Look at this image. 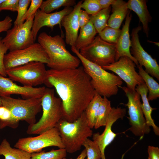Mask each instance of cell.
Here are the masks:
<instances>
[{"label": "cell", "mask_w": 159, "mask_h": 159, "mask_svg": "<svg viewBox=\"0 0 159 159\" xmlns=\"http://www.w3.org/2000/svg\"><path fill=\"white\" fill-rule=\"evenodd\" d=\"M44 84L55 89L62 101V119L69 122L81 115L95 93L82 66L48 69Z\"/></svg>", "instance_id": "6da1fadb"}, {"label": "cell", "mask_w": 159, "mask_h": 159, "mask_svg": "<svg viewBox=\"0 0 159 159\" xmlns=\"http://www.w3.org/2000/svg\"><path fill=\"white\" fill-rule=\"evenodd\" d=\"M38 41L48 56L49 62L47 65L50 69L62 70L79 67L80 60L67 49L62 36H51L43 32L39 35Z\"/></svg>", "instance_id": "7a4b0ae2"}, {"label": "cell", "mask_w": 159, "mask_h": 159, "mask_svg": "<svg viewBox=\"0 0 159 159\" xmlns=\"http://www.w3.org/2000/svg\"><path fill=\"white\" fill-rule=\"evenodd\" d=\"M72 51L76 54L82 64L85 72L91 78V83L96 92L107 98L117 95L123 82L117 75L110 73L97 64L86 59L74 46Z\"/></svg>", "instance_id": "3957f363"}, {"label": "cell", "mask_w": 159, "mask_h": 159, "mask_svg": "<svg viewBox=\"0 0 159 159\" xmlns=\"http://www.w3.org/2000/svg\"><path fill=\"white\" fill-rule=\"evenodd\" d=\"M41 98L42 115L38 122L29 125L28 134H39L54 128L62 118V101L55 96L54 89L46 88Z\"/></svg>", "instance_id": "277c9868"}, {"label": "cell", "mask_w": 159, "mask_h": 159, "mask_svg": "<svg viewBox=\"0 0 159 159\" xmlns=\"http://www.w3.org/2000/svg\"><path fill=\"white\" fill-rule=\"evenodd\" d=\"M67 152L73 153L80 150L85 140L93 135L84 112L77 120L69 122L62 118L56 125Z\"/></svg>", "instance_id": "5b68a950"}, {"label": "cell", "mask_w": 159, "mask_h": 159, "mask_svg": "<svg viewBox=\"0 0 159 159\" xmlns=\"http://www.w3.org/2000/svg\"><path fill=\"white\" fill-rule=\"evenodd\" d=\"M0 98L2 105L9 110L16 123L19 124L20 121H25L29 125L36 122V116L42 110L41 97L21 99L4 96Z\"/></svg>", "instance_id": "8992f818"}, {"label": "cell", "mask_w": 159, "mask_h": 159, "mask_svg": "<svg viewBox=\"0 0 159 159\" xmlns=\"http://www.w3.org/2000/svg\"><path fill=\"white\" fill-rule=\"evenodd\" d=\"M128 99L124 104L128 109L130 130L135 136L141 139L145 134L150 131V127L146 122L141 108L140 95L135 90L130 89L126 86L122 87Z\"/></svg>", "instance_id": "52a82bcc"}, {"label": "cell", "mask_w": 159, "mask_h": 159, "mask_svg": "<svg viewBox=\"0 0 159 159\" xmlns=\"http://www.w3.org/2000/svg\"><path fill=\"white\" fill-rule=\"evenodd\" d=\"M6 72L12 81L28 87L44 84L47 74L44 64L38 62H31L12 68L6 70Z\"/></svg>", "instance_id": "ba28073f"}, {"label": "cell", "mask_w": 159, "mask_h": 159, "mask_svg": "<svg viewBox=\"0 0 159 159\" xmlns=\"http://www.w3.org/2000/svg\"><path fill=\"white\" fill-rule=\"evenodd\" d=\"M86 59L102 67L115 61V44L105 42L99 35L87 46L79 51Z\"/></svg>", "instance_id": "9c48e42d"}, {"label": "cell", "mask_w": 159, "mask_h": 159, "mask_svg": "<svg viewBox=\"0 0 159 159\" xmlns=\"http://www.w3.org/2000/svg\"><path fill=\"white\" fill-rule=\"evenodd\" d=\"M33 62L47 64L49 62L47 54L39 43H34L25 49L10 51L6 54L4 58L6 70Z\"/></svg>", "instance_id": "30bf717a"}, {"label": "cell", "mask_w": 159, "mask_h": 159, "mask_svg": "<svg viewBox=\"0 0 159 159\" xmlns=\"http://www.w3.org/2000/svg\"><path fill=\"white\" fill-rule=\"evenodd\" d=\"M50 146L64 148L59 132L56 127L35 137L19 138L14 146L31 154L41 152L43 149Z\"/></svg>", "instance_id": "8fae6325"}, {"label": "cell", "mask_w": 159, "mask_h": 159, "mask_svg": "<svg viewBox=\"0 0 159 159\" xmlns=\"http://www.w3.org/2000/svg\"><path fill=\"white\" fill-rule=\"evenodd\" d=\"M35 15L6 32L2 41L10 52L25 49L34 43L32 29Z\"/></svg>", "instance_id": "7c38bea8"}, {"label": "cell", "mask_w": 159, "mask_h": 159, "mask_svg": "<svg viewBox=\"0 0 159 159\" xmlns=\"http://www.w3.org/2000/svg\"><path fill=\"white\" fill-rule=\"evenodd\" d=\"M140 25L132 30L130 53L138 62V64L145 68V71L152 77L159 80V65L156 59H153L143 49L139 40L138 33L142 29Z\"/></svg>", "instance_id": "4fadbf2b"}, {"label": "cell", "mask_w": 159, "mask_h": 159, "mask_svg": "<svg viewBox=\"0 0 159 159\" xmlns=\"http://www.w3.org/2000/svg\"><path fill=\"white\" fill-rule=\"evenodd\" d=\"M135 63L129 58L123 56L119 60L102 68L116 74L126 84L127 87L135 90L136 87L144 82L141 76L135 70Z\"/></svg>", "instance_id": "5bb4252c"}, {"label": "cell", "mask_w": 159, "mask_h": 159, "mask_svg": "<svg viewBox=\"0 0 159 159\" xmlns=\"http://www.w3.org/2000/svg\"><path fill=\"white\" fill-rule=\"evenodd\" d=\"M126 113L125 108L112 107L103 132L101 134L99 132L93 134V140L98 145L101 152V159H106L105 154V149L113 141L117 135V134L112 130V125L118 119H122Z\"/></svg>", "instance_id": "9a60e30c"}, {"label": "cell", "mask_w": 159, "mask_h": 159, "mask_svg": "<svg viewBox=\"0 0 159 159\" xmlns=\"http://www.w3.org/2000/svg\"><path fill=\"white\" fill-rule=\"evenodd\" d=\"M45 89V87H35L19 86L10 78L0 74V97L16 94L20 95L23 99L40 98Z\"/></svg>", "instance_id": "2e32d148"}, {"label": "cell", "mask_w": 159, "mask_h": 159, "mask_svg": "<svg viewBox=\"0 0 159 159\" xmlns=\"http://www.w3.org/2000/svg\"><path fill=\"white\" fill-rule=\"evenodd\" d=\"M73 9V8L71 7H65L59 11L47 13L38 9L35 15L32 29L34 42L36 40L39 31L44 26L49 27L52 30L55 26L58 24L62 33L61 24L62 20Z\"/></svg>", "instance_id": "e0dca14e"}, {"label": "cell", "mask_w": 159, "mask_h": 159, "mask_svg": "<svg viewBox=\"0 0 159 159\" xmlns=\"http://www.w3.org/2000/svg\"><path fill=\"white\" fill-rule=\"evenodd\" d=\"M82 1H79L75 5L72 11L65 16L61 22L65 31V42L71 47L74 46L78 36L80 26L79 17L81 9V5Z\"/></svg>", "instance_id": "ac0fdd59"}, {"label": "cell", "mask_w": 159, "mask_h": 159, "mask_svg": "<svg viewBox=\"0 0 159 159\" xmlns=\"http://www.w3.org/2000/svg\"><path fill=\"white\" fill-rule=\"evenodd\" d=\"M129 11L126 17L125 23L121 29L120 35L115 44V61H118L121 57H127L130 59L138 65L137 61L131 54V41L129 34V26L132 15Z\"/></svg>", "instance_id": "d6986e66"}, {"label": "cell", "mask_w": 159, "mask_h": 159, "mask_svg": "<svg viewBox=\"0 0 159 159\" xmlns=\"http://www.w3.org/2000/svg\"><path fill=\"white\" fill-rule=\"evenodd\" d=\"M128 9L133 11L138 16L142 24L143 31L148 37L149 28V23L151 22L152 17L148 10L145 0H129L127 2Z\"/></svg>", "instance_id": "ffe728a7"}, {"label": "cell", "mask_w": 159, "mask_h": 159, "mask_svg": "<svg viewBox=\"0 0 159 159\" xmlns=\"http://www.w3.org/2000/svg\"><path fill=\"white\" fill-rule=\"evenodd\" d=\"M135 90L141 98L143 103L141 107L147 125L151 126L155 134L159 135V128L155 124L151 116L153 111L156 108L152 107L150 105L147 97L148 90L147 87L144 82L137 86Z\"/></svg>", "instance_id": "44dd1931"}, {"label": "cell", "mask_w": 159, "mask_h": 159, "mask_svg": "<svg viewBox=\"0 0 159 159\" xmlns=\"http://www.w3.org/2000/svg\"><path fill=\"white\" fill-rule=\"evenodd\" d=\"M112 13L107 22V26L119 29L128 12L127 2L122 0H115L111 5Z\"/></svg>", "instance_id": "7402d4cb"}, {"label": "cell", "mask_w": 159, "mask_h": 159, "mask_svg": "<svg viewBox=\"0 0 159 159\" xmlns=\"http://www.w3.org/2000/svg\"><path fill=\"white\" fill-rule=\"evenodd\" d=\"M97 33L94 27L90 20L86 25L80 28V34L74 46L79 51L92 42Z\"/></svg>", "instance_id": "603a6c76"}, {"label": "cell", "mask_w": 159, "mask_h": 159, "mask_svg": "<svg viewBox=\"0 0 159 159\" xmlns=\"http://www.w3.org/2000/svg\"><path fill=\"white\" fill-rule=\"evenodd\" d=\"M0 155L4 156V159H30L31 154L21 149L12 147L7 140L4 139L0 144Z\"/></svg>", "instance_id": "cb8c5ba5"}, {"label": "cell", "mask_w": 159, "mask_h": 159, "mask_svg": "<svg viewBox=\"0 0 159 159\" xmlns=\"http://www.w3.org/2000/svg\"><path fill=\"white\" fill-rule=\"evenodd\" d=\"M138 74L143 80L148 90V99L149 101L155 100L159 97V84L153 77L147 73L143 67L137 65Z\"/></svg>", "instance_id": "d4e9b609"}, {"label": "cell", "mask_w": 159, "mask_h": 159, "mask_svg": "<svg viewBox=\"0 0 159 159\" xmlns=\"http://www.w3.org/2000/svg\"><path fill=\"white\" fill-rule=\"evenodd\" d=\"M102 97L95 92L94 97L84 111L88 125L91 129L94 127L99 107Z\"/></svg>", "instance_id": "484cf974"}, {"label": "cell", "mask_w": 159, "mask_h": 159, "mask_svg": "<svg viewBox=\"0 0 159 159\" xmlns=\"http://www.w3.org/2000/svg\"><path fill=\"white\" fill-rule=\"evenodd\" d=\"M112 108L110 101L107 98L102 97L99 107L94 127L95 129L105 126Z\"/></svg>", "instance_id": "4316f807"}, {"label": "cell", "mask_w": 159, "mask_h": 159, "mask_svg": "<svg viewBox=\"0 0 159 159\" xmlns=\"http://www.w3.org/2000/svg\"><path fill=\"white\" fill-rule=\"evenodd\" d=\"M111 7L101 9L94 15L90 16V20L92 24L97 33L101 32L107 26V22L111 11Z\"/></svg>", "instance_id": "83f0119b"}, {"label": "cell", "mask_w": 159, "mask_h": 159, "mask_svg": "<svg viewBox=\"0 0 159 159\" xmlns=\"http://www.w3.org/2000/svg\"><path fill=\"white\" fill-rule=\"evenodd\" d=\"M75 5L74 0H47L42 1L39 8L42 11L49 13L62 6L71 7Z\"/></svg>", "instance_id": "f1b7e54d"}, {"label": "cell", "mask_w": 159, "mask_h": 159, "mask_svg": "<svg viewBox=\"0 0 159 159\" xmlns=\"http://www.w3.org/2000/svg\"><path fill=\"white\" fill-rule=\"evenodd\" d=\"M67 153L64 148L52 150L47 152L42 151L32 153L30 159H63L66 157Z\"/></svg>", "instance_id": "f546056e"}, {"label": "cell", "mask_w": 159, "mask_h": 159, "mask_svg": "<svg viewBox=\"0 0 159 159\" xmlns=\"http://www.w3.org/2000/svg\"><path fill=\"white\" fill-rule=\"evenodd\" d=\"M86 151L87 158L85 159H101V153L98 145L93 140L89 138L86 139L83 145Z\"/></svg>", "instance_id": "4dcf8cb0"}, {"label": "cell", "mask_w": 159, "mask_h": 159, "mask_svg": "<svg viewBox=\"0 0 159 159\" xmlns=\"http://www.w3.org/2000/svg\"><path fill=\"white\" fill-rule=\"evenodd\" d=\"M18 125L13 120L9 110L2 105L0 106V129L6 127L16 128Z\"/></svg>", "instance_id": "1f68e13d"}, {"label": "cell", "mask_w": 159, "mask_h": 159, "mask_svg": "<svg viewBox=\"0 0 159 159\" xmlns=\"http://www.w3.org/2000/svg\"><path fill=\"white\" fill-rule=\"evenodd\" d=\"M121 29L107 26L99 33L101 39L108 43L116 44L120 35Z\"/></svg>", "instance_id": "d6a6232c"}, {"label": "cell", "mask_w": 159, "mask_h": 159, "mask_svg": "<svg viewBox=\"0 0 159 159\" xmlns=\"http://www.w3.org/2000/svg\"><path fill=\"white\" fill-rule=\"evenodd\" d=\"M81 7L91 15L96 14L102 9L97 0H85L81 4Z\"/></svg>", "instance_id": "836d02e7"}, {"label": "cell", "mask_w": 159, "mask_h": 159, "mask_svg": "<svg viewBox=\"0 0 159 159\" xmlns=\"http://www.w3.org/2000/svg\"><path fill=\"white\" fill-rule=\"evenodd\" d=\"M31 2L30 0H19L17 11L18 14L16 18L14 21V25L22 24V19L27 11Z\"/></svg>", "instance_id": "e575fe53"}, {"label": "cell", "mask_w": 159, "mask_h": 159, "mask_svg": "<svg viewBox=\"0 0 159 159\" xmlns=\"http://www.w3.org/2000/svg\"><path fill=\"white\" fill-rule=\"evenodd\" d=\"M43 1L42 0H32L30 4L29 7L24 15L22 21V23L24 22L25 20L28 19L33 15L35 14L36 12Z\"/></svg>", "instance_id": "d590c367"}, {"label": "cell", "mask_w": 159, "mask_h": 159, "mask_svg": "<svg viewBox=\"0 0 159 159\" xmlns=\"http://www.w3.org/2000/svg\"><path fill=\"white\" fill-rule=\"evenodd\" d=\"M2 39V37H0V74L6 77L7 74L4 64V58L8 49L4 44Z\"/></svg>", "instance_id": "8d00e7d4"}, {"label": "cell", "mask_w": 159, "mask_h": 159, "mask_svg": "<svg viewBox=\"0 0 159 159\" xmlns=\"http://www.w3.org/2000/svg\"><path fill=\"white\" fill-rule=\"evenodd\" d=\"M19 0H5L0 4V11L4 10L17 11Z\"/></svg>", "instance_id": "74e56055"}, {"label": "cell", "mask_w": 159, "mask_h": 159, "mask_svg": "<svg viewBox=\"0 0 159 159\" xmlns=\"http://www.w3.org/2000/svg\"><path fill=\"white\" fill-rule=\"evenodd\" d=\"M12 19L8 15L3 20L0 21V33L6 32L10 29L12 25Z\"/></svg>", "instance_id": "f35d334b"}, {"label": "cell", "mask_w": 159, "mask_h": 159, "mask_svg": "<svg viewBox=\"0 0 159 159\" xmlns=\"http://www.w3.org/2000/svg\"><path fill=\"white\" fill-rule=\"evenodd\" d=\"M79 23L80 28L82 27L90 21V16L85 10L81 9L79 17Z\"/></svg>", "instance_id": "ab89813d"}, {"label": "cell", "mask_w": 159, "mask_h": 159, "mask_svg": "<svg viewBox=\"0 0 159 159\" xmlns=\"http://www.w3.org/2000/svg\"><path fill=\"white\" fill-rule=\"evenodd\" d=\"M148 159H159V148L158 147L148 146Z\"/></svg>", "instance_id": "60d3db41"}, {"label": "cell", "mask_w": 159, "mask_h": 159, "mask_svg": "<svg viewBox=\"0 0 159 159\" xmlns=\"http://www.w3.org/2000/svg\"><path fill=\"white\" fill-rule=\"evenodd\" d=\"M102 9H106L110 6L115 0H97Z\"/></svg>", "instance_id": "b9f144b4"}, {"label": "cell", "mask_w": 159, "mask_h": 159, "mask_svg": "<svg viewBox=\"0 0 159 159\" xmlns=\"http://www.w3.org/2000/svg\"><path fill=\"white\" fill-rule=\"evenodd\" d=\"M87 153L85 149H83L81 153L75 159H85L86 157ZM63 159H67L66 158H63Z\"/></svg>", "instance_id": "7bdbcfd3"}, {"label": "cell", "mask_w": 159, "mask_h": 159, "mask_svg": "<svg viewBox=\"0 0 159 159\" xmlns=\"http://www.w3.org/2000/svg\"><path fill=\"white\" fill-rule=\"evenodd\" d=\"M148 42H151L152 43H154V44H155L159 46V43L158 42H152V41H150L149 40H148Z\"/></svg>", "instance_id": "ee69618b"}, {"label": "cell", "mask_w": 159, "mask_h": 159, "mask_svg": "<svg viewBox=\"0 0 159 159\" xmlns=\"http://www.w3.org/2000/svg\"><path fill=\"white\" fill-rule=\"evenodd\" d=\"M5 0H0V4L2 3Z\"/></svg>", "instance_id": "f6af8a7d"}, {"label": "cell", "mask_w": 159, "mask_h": 159, "mask_svg": "<svg viewBox=\"0 0 159 159\" xmlns=\"http://www.w3.org/2000/svg\"><path fill=\"white\" fill-rule=\"evenodd\" d=\"M2 106V104L1 100V99L0 98V106Z\"/></svg>", "instance_id": "bcb514c9"}]
</instances>
